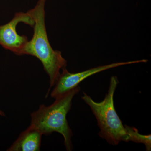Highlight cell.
<instances>
[{"label":"cell","instance_id":"2","mask_svg":"<svg viewBox=\"0 0 151 151\" xmlns=\"http://www.w3.org/2000/svg\"><path fill=\"white\" fill-rule=\"evenodd\" d=\"M80 91V87L77 86L55 98L51 105H40L37 111L31 114L30 126L38 130L42 135L50 134L53 132L61 134L68 151L73 149L71 142L73 133L66 116L71 109L73 97Z\"/></svg>","mask_w":151,"mask_h":151},{"label":"cell","instance_id":"8","mask_svg":"<svg viewBox=\"0 0 151 151\" xmlns=\"http://www.w3.org/2000/svg\"><path fill=\"white\" fill-rule=\"evenodd\" d=\"M0 116H5L4 113V112H3V111L1 110H0Z\"/></svg>","mask_w":151,"mask_h":151},{"label":"cell","instance_id":"7","mask_svg":"<svg viewBox=\"0 0 151 151\" xmlns=\"http://www.w3.org/2000/svg\"><path fill=\"white\" fill-rule=\"evenodd\" d=\"M125 129L127 134L126 142L130 141L137 143H142L145 146L146 150L147 151H151V135L141 134L137 128L134 127L125 125Z\"/></svg>","mask_w":151,"mask_h":151},{"label":"cell","instance_id":"3","mask_svg":"<svg viewBox=\"0 0 151 151\" xmlns=\"http://www.w3.org/2000/svg\"><path fill=\"white\" fill-rule=\"evenodd\" d=\"M119 83L117 76L111 77L108 93L103 101L96 102L91 97L83 92L82 100L89 105L97 119L100 131L98 135L108 144L118 145L122 141L126 142L127 134L115 109L114 95Z\"/></svg>","mask_w":151,"mask_h":151},{"label":"cell","instance_id":"1","mask_svg":"<svg viewBox=\"0 0 151 151\" xmlns=\"http://www.w3.org/2000/svg\"><path fill=\"white\" fill-rule=\"evenodd\" d=\"M46 0H38L33 9L27 11L34 21V34L29 41L21 55H27L35 57L42 63L44 69L50 78V87L47 97L52 87L55 86L60 75V70L66 68L67 61L61 52L52 47L47 33L45 23V7Z\"/></svg>","mask_w":151,"mask_h":151},{"label":"cell","instance_id":"5","mask_svg":"<svg viewBox=\"0 0 151 151\" xmlns=\"http://www.w3.org/2000/svg\"><path fill=\"white\" fill-rule=\"evenodd\" d=\"M20 22L32 27L35 23L32 17L27 12H19L15 14L13 18L8 23L0 26V45L18 55H21L29 41L27 37L19 35L17 32V26Z\"/></svg>","mask_w":151,"mask_h":151},{"label":"cell","instance_id":"6","mask_svg":"<svg viewBox=\"0 0 151 151\" xmlns=\"http://www.w3.org/2000/svg\"><path fill=\"white\" fill-rule=\"evenodd\" d=\"M42 134L30 126L7 150L8 151H39L40 150Z\"/></svg>","mask_w":151,"mask_h":151},{"label":"cell","instance_id":"4","mask_svg":"<svg viewBox=\"0 0 151 151\" xmlns=\"http://www.w3.org/2000/svg\"><path fill=\"white\" fill-rule=\"evenodd\" d=\"M147 61V60L142 59L127 62L114 63L108 65L97 66L76 73H70L68 71L66 68H63L62 70V73H60L55 85L54 89L52 91L51 97L54 98L59 97L68 91L77 87L79 83L84 79L96 73L122 65L146 63Z\"/></svg>","mask_w":151,"mask_h":151}]
</instances>
